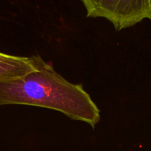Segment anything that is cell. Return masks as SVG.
<instances>
[{
	"instance_id": "1",
	"label": "cell",
	"mask_w": 151,
	"mask_h": 151,
	"mask_svg": "<svg viewBox=\"0 0 151 151\" xmlns=\"http://www.w3.org/2000/svg\"><path fill=\"white\" fill-rule=\"evenodd\" d=\"M4 105L53 109L92 127L101 120L100 109L83 87L66 80L44 60L36 70L22 78L0 80V106Z\"/></svg>"
},
{
	"instance_id": "2",
	"label": "cell",
	"mask_w": 151,
	"mask_h": 151,
	"mask_svg": "<svg viewBox=\"0 0 151 151\" xmlns=\"http://www.w3.org/2000/svg\"><path fill=\"white\" fill-rule=\"evenodd\" d=\"M88 17L104 18L116 30L151 20V0H81Z\"/></svg>"
},
{
	"instance_id": "3",
	"label": "cell",
	"mask_w": 151,
	"mask_h": 151,
	"mask_svg": "<svg viewBox=\"0 0 151 151\" xmlns=\"http://www.w3.org/2000/svg\"><path fill=\"white\" fill-rule=\"evenodd\" d=\"M43 59L40 56H16L0 52V80L22 78L36 70Z\"/></svg>"
}]
</instances>
